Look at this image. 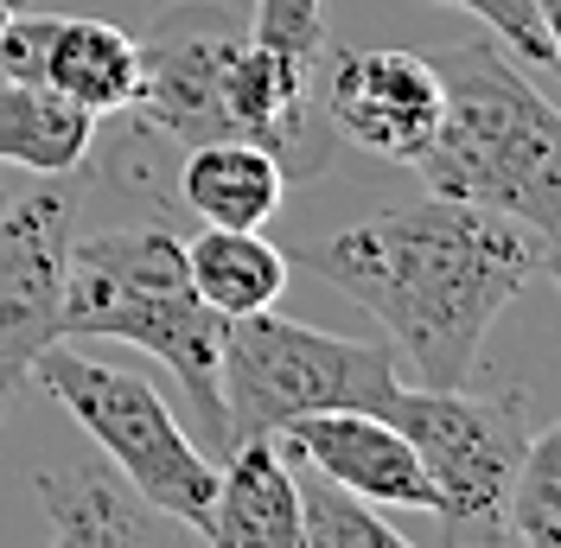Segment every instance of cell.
Wrapping results in <instances>:
<instances>
[{
  "mask_svg": "<svg viewBox=\"0 0 561 548\" xmlns=\"http://www.w3.org/2000/svg\"><path fill=\"white\" fill-rule=\"evenodd\" d=\"M556 242L529 224L459 198L377 210L307 249V274L339 287L389 332L421 389H466L497 312L549 274Z\"/></svg>",
  "mask_w": 561,
  "mask_h": 548,
  "instance_id": "1",
  "label": "cell"
},
{
  "mask_svg": "<svg viewBox=\"0 0 561 548\" xmlns=\"http://www.w3.org/2000/svg\"><path fill=\"white\" fill-rule=\"evenodd\" d=\"M440 128L415 153L427 198H459L561 242V115L497 38H466L434 58Z\"/></svg>",
  "mask_w": 561,
  "mask_h": 548,
  "instance_id": "2",
  "label": "cell"
},
{
  "mask_svg": "<svg viewBox=\"0 0 561 548\" xmlns=\"http://www.w3.org/2000/svg\"><path fill=\"white\" fill-rule=\"evenodd\" d=\"M65 339H122L135 351H153L179 377L185 402L198 414V434L210 459L230 453L224 427V389H217V351L224 319L198 300L185 269V237L167 224L103 230V237H70L65 255Z\"/></svg>",
  "mask_w": 561,
  "mask_h": 548,
  "instance_id": "3",
  "label": "cell"
},
{
  "mask_svg": "<svg viewBox=\"0 0 561 548\" xmlns=\"http://www.w3.org/2000/svg\"><path fill=\"white\" fill-rule=\"evenodd\" d=\"M396 351L377 339H332L300 319L243 312L224 319L217 351V389H224V427L237 441H275L280 427L332 409H370L383 414L396 396Z\"/></svg>",
  "mask_w": 561,
  "mask_h": 548,
  "instance_id": "4",
  "label": "cell"
},
{
  "mask_svg": "<svg viewBox=\"0 0 561 548\" xmlns=\"http://www.w3.org/2000/svg\"><path fill=\"white\" fill-rule=\"evenodd\" d=\"M33 383L103 446L115 479L140 491L153 511L179 516L185 529L205 516L210 484H217V459L179 427V414L167 409V396L147 377H128L103 357H83L70 339H58L33 364Z\"/></svg>",
  "mask_w": 561,
  "mask_h": 548,
  "instance_id": "5",
  "label": "cell"
},
{
  "mask_svg": "<svg viewBox=\"0 0 561 548\" xmlns=\"http://www.w3.org/2000/svg\"><path fill=\"white\" fill-rule=\"evenodd\" d=\"M383 414L409 434L421 472L434 484L440 536L454 548L511 543V484H517L529 453L524 396H472V389H409V383H396Z\"/></svg>",
  "mask_w": 561,
  "mask_h": 548,
  "instance_id": "6",
  "label": "cell"
},
{
  "mask_svg": "<svg viewBox=\"0 0 561 548\" xmlns=\"http://www.w3.org/2000/svg\"><path fill=\"white\" fill-rule=\"evenodd\" d=\"M249 38V20H237L217 0H179L147 20L135 38L140 90L128 115L153 135H173L185 147L230 140V65Z\"/></svg>",
  "mask_w": 561,
  "mask_h": 548,
  "instance_id": "7",
  "label": "cell"
},
{
  "mask_svg": "<svg viewBox=\"0 0 561 548\" xmlns=\"http://www.w3.org/2000/svg\"><path fill=\"white\" fill-rule=\"evenodd\" d=\"M77 237V192L45 179L0 210V409L33 377V364L65 339V255Z\"/></svg>",
  "mask_w": 561,
  "mask_h": 548,
  "instance_id": "8",
  "label": "cell"
},
{
  "mask_svg": "<svg viewBox=\"0 0 561 548\" xmlns=\"http://www.w3.org/2000/svg\"><path fill=\"white\" fill-rule=\"evenodd\" d=\"M319 109L339 147H364L377 160L415 167V153L440 128V70L415 52H345L325 38L319 52Z\"/></svg>",
  "mask_w": 561,
  "mask_h": 548,
  "instance_id": "9",
  "label": "cell"
},
{
  "mask_svg": "<svg viewBox=\"0 0 561 548\" xmlns=\"http://www.w3.org/2000/svg\"><path fill=\"white\" fill-rule=\"evenodd\" d=\"M275 446L287 459H300L307 472L332 479L339 491L364 498V504H389V511H427L434 516V484L421 472L409 434L370 409H332L307 414L294 427H280Z\"/></svg>",
  "mask_w": 561,
  "mask_h": 548,
  "instance_id": "10",
  "label": "cell"
},
{
  "mask_svg": "<svg viewBox=\"0 0 561 548\" xmlns=\"http://www.w3.org/2000/svg\"><path fill=\"white\" fill-rule=\"evenodd\" d=\"M33 498L45 511L38 548H192L179 516L153 511L140 491H128L103 466L33 472Z\"/></svg>",
  "mask_w": 561,
  "mask_h": 548,
  "instance_id": "11",
  "label": "cell"
},
{
  "mask_svg": "<svg viewBox=\"0 0 561 548\" xmlns=\"http://www.w3.org/2000/svg\"><path fill=\"white\" fill-rule=\"evenodd\" d=\"M205 548H300V484L275 441H237L217 459L205 516L192 523Z\"/></svg>",
  "mask_w": 561,
  "mask_h": 548,
  "instance_id": "12",
  "label": "cell"
},
{
  "mask_svg": "<svg viewBox=\"0 0 561 548\" xmlns=\"http://www.w3.org/2000/svg\"><path fill=\"white\" fill-rule=\"evenodd\" d=\"M179 198L210 230H262L287 198V172L255 140H198L179 172Z\"/></svg>",
  "mask_w": 561,
  "mask_h": 548,
  "instance_id": "13",
  "label": "cell"
},
{
  "mask_svg": "<svg viewBox=\"0 0 561 548\" xmlns=\"http://www.w3.org/2000/svg\"><path fill=\"white\" fill-rule=\"evenodd\" d=\"M38 83L58 90L65 103L90 109L96 122H103V115H122L140 90L135 33H122V26H108V20H65V13H58Z\"/></svg>",
  "mask_w": 561,
  "mask_h": 548,
  "instance_id": "14",
  "label": "cell"
},
{
  "mask_svg": "<svg viewBox=\"0 0 561 548\" xmlns=\"http://www.w3.org/2000/svg\"><path fill=\"white\" fill-rule=\"evenodd\" d=\"M96 140V115L65 103L45 83L0 77V167H26L38 179H65L83 167Z\"/></svg>",
  "mask_w": 561,
  "mask_h": 548,
  "instance_id": "15",
  "label": "cell"
},
{
  "mask_svg": "<svg viewBox=\"0 0 561 548\" xmlns=\"http://www.w3.org/2000/svg\"><path fill=\"white\" fill-rule=\"evenodd\" d=\"M185 269L192 287L217 319H243V312H268L287 294V255L262 230H198L185 242Z\"/></svg>",
  "mask_w": 561,
  "mask_h": 548,
  "instance_id": "16",
  "label": "cell"
},
{
  "mask_svg": "<svg viewBox=\"0 0 561 548\" xmlns=\"http://www.w3.org/2000/svg\"><path fill=\"white\" fill-rule=\"evenodd\" d=\"M294 484H300V548H415L377 516V504L339 491L332 479L307 472L300 459H294Z\"/></svg>",
  "mask_w": 561,
  "mask_h": 548,
  "instance_id": "17",
  "label": "cell"
},
{
  "mask_svg": "<svg viewBox=\"0 0 561 548\" xmlns=\"http://www.w3.org/2000/svg\"><path fill=\"white\" fill-rule=\"evenodd\" d=\"M511 536L517 548H561V434H529L511 484Z\"/></svg>",
  "mask_w": 561,
  "mask_h": 548,
  "instance_id": "18",
  "label": "cell"
},
{
  "mask_svg": "<svg viewBox=\"0 0 561 548\" xmlns=\"http://www.w3.org/2000/svg\"><path fill=\"white\" fill-rule=\"evenodd\" d=\"M427 7H459V13H472V20H479L517 65L536 70V77L556 70V20H549L542 0H427Z\"/></svg>",
  "mask_w": 561,
  "mask_h": 548,
  "instance_id": "19",
  "label": "cell"
},
{
  "mask_svg": "<svg viewBox=\"0 0 561 548\" xmlns=\"http://www.w3.org/2000/svg\"><path fill=\"white\" fill-rule=\"evenodd\" d=\"M20 7H26V0H0V33H7V20H13Z\"/></svg>",
  "mask_w": 561,
  "mask_h": 548,
  "instance_id": "20",
  "label": "cell"
},
{
  "mask_svg": "<svg viewBox=\"0 0 561 548\" xmlns=\"http://www.w3.org/2000/svg\"><path fill=\"white\" fill-rule=\"evenodd\" d=\"M542 7H549V20H556V0H542Z\"/></svg>",
  "mask_w": 561,
  "mask_h": 548,
  "instance_id": "21",
  "label": "cell"
}]
</instances>
